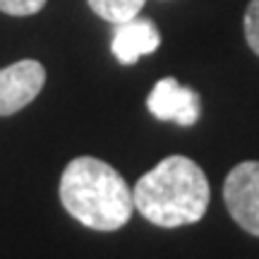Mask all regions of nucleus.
I'll return each mask as SVG.
<instances>
[{
	"mask_svg": "<svg viewBox=\"0 0 259 259\" xmlns=\"http://www.w3.org/2000/svg\"><path fill=\"white\" fill-rule=\"evenodd\" d=\"M60 202L72 219L101 233L122 228L135 211L132 187L125 178L94 156H77L65 166Z\"/></svg>",
	"mask_w": 259,
	"mask_h": 259,
	"instance_id": "nucleus-2",
	"label": "nucleus"
},
{
	"mask_svg": "<svg viewBox=\"0 0 259 259\" xmlns=\"http://www.w3.org/2000/svg\"><path fill=\"white\" fill-rule=\"evenodd\" d=\"M245 38L250 48L259 56V0H250L245 12Z\"/></svg>",
	"mask_w": 259,
	"mask_h": 259,
	"instance_id": "nucleus-9",
	"label": "nucleus"
},
{
	"mask_svg": "<svg viewBox=\"0 0 259 259\" xmlns=\"http://www.w3.org/2000/svg\"><path fill=\"white\" fill-rule=\"evenodd\" d=\"M147 108L156 120L192 127L202 115V99L194 89L178 82L176 77H166L158 79L147 96Z\"/></svg>",
	"mask_w": 259,
	"mask_h": 259,
	"instance_id": "nucleus-4",
	"label": "nucleus"
},
{
	"mask_svg": "<svg viewBox=\"0 0 259 259\" xmlns=\"http://www.w3.org/2000/svg\"><path fill=\"white\" fill-rule=\"evenodd\" d=\"M223 202L233 221L259 238V161H242L226 176Z\"/></svg>",
	"mask_w": 259,
	"mask_h": 259,
	"instance_id": "nucleus-3",
	"label": "nucleus"
},
{
	"mask_svg": "<svg viewBox=\"0 0 259 259\" xmlns=\"http://www.w3.org/2000/svg\"><path fill=\"white\" fill-rule=\"evenodd\" d=\"M158 46H161V34L151 19L137 15L122 24H115L111 51L118 58V63L135 65L142 56L154 53Z\"/></svg>",
	"mask_w": 259,
	"mask_h": 259,
	"instance_id": "nucleus-6",
	"label": "nucleus"
},
{
	"mask_svg": "<svg viewBox=\"0 0 259 259\" xmlns=\"http://www.w3.org/2000/svg\"><path fill=\"white\" fill-rule=\"evenodd\" d=\"M46 84V70L38 60H19L0 70V118L19 113L36 99Z\"/></svg>",
	"mask_w": 259,
	"mask_h": 259,
	"instance_id": "nucleus-5",
	"label": "nucleus"
},
{
	"mask_svg": "<svg viewBox=\"0 0 259 259\" xmlns=\"http://www.w3.org/2000/svg\"><path fill=\"white\" fill-rule=\"evenodd\" d=\"M87 3L101 19L111 24H122L127 19L137 17L147 0H87Z\"/></svg>",
	"mask_w": 259,
	"mask_h": 259,
	"instance_id": "nucleus-7",
	"label": "nucleus"
},
{
	"mask_svg": "<svg viewBox=\"0 0 259 259\" xmlns=\"http://www.w3.org/2000/svg\"><path fill=\"white\" fill-rule=\"evenodd\" d=\"M132 199L149 223L176 228L202 221L209 209L211 187L192 158L168 156L135 183Z\"/></svg>",
	"mask_w": 259,
	"mask_h": 259,
	"instance_id": "nucleus-1",
	"label": "nucleus"
},
{
	"mask_svg": "<svg viewBox=\"0 0 259 259\" xmlns=\"http://www.w3.org/2000/svg\"><path fill=\"white\" fill-rule=\"evenodd\" d=\"M46 0H0V12L12 15V17H27L36 15L38 10H44Z\"/></svg>",
	"mask_w": 259,
	"mask_h": 259,
	"instance_id": "nucleus-8",
	"label": "nucleus"
}]
</instances>
